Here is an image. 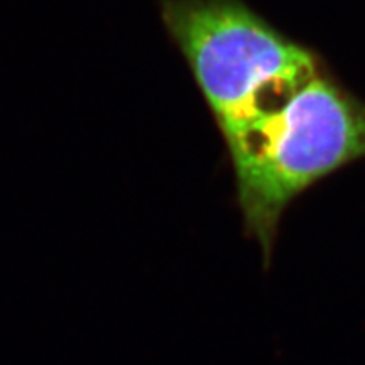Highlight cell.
<instances>
[{"instance_id":"obj_2","label":"cell","mask_w":365,"mask_h":365,"mask_svg":"<svg viewBox=\"0 0 365 365\" xmlns=\"http://www.w3.org/2000/svg\"><path fill=\"white\" fill-rule=\"evenodd\" d=\"M227 150L244 230L269 261L296 196L365 158V100L325 70Z\"/></svg>"},{"instance_id":"obj_1","label":"cell","mask_w":365,"mask_h":365,"mask_svg":"<svg viewBox=\"0 0 365 365\" xmlns=\"http://www.w3.org/2000/svg\"><path fill=\"white\" fill-rule=\"evenodd\" d=\"M159 17L227 149L327 70L244 0H159Z\"/></svg>"}]
</instances>
